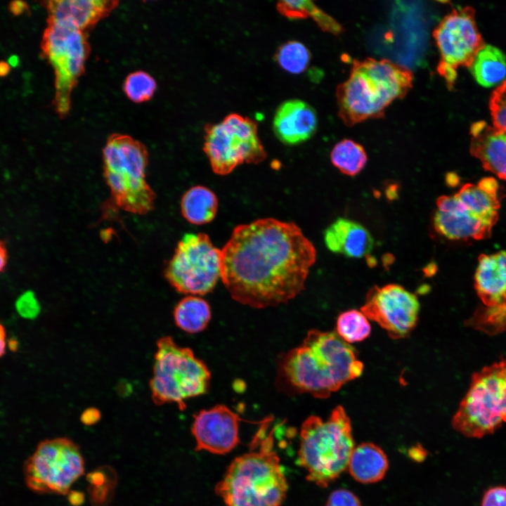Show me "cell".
<instances>
[{"mask_svg": "<svg viewBox=\"0 0 506 506\" xmlns=\"http://www.w3.org/2000/svg\"><path fill=\"white\" fill-rule=\"evenodd\" d=\"M103 157L105 178L117 206L134 214L150 212L155 195L145 179V146L129 136L112 134L106 141Z\"/></svg>", "mask_w": 506, "mask_h": 506, "instance_id": "obj_7", "label": "cell"}, {"mask_svg": "<svg viewBox=\"0 0 506 506\" xmlns=\"http://www.w3.org/2000/svg\"><path fill=\"white\" fill-rule=\"evenodd\" d=\"M6 345V331L4 326L0 323V357L5 353Z\"/></svg>", "mask_w": 506, "mask_h": 506, "instance_id": "obj_40", "label": "cell"}, {"mask_svg": "<svg viewBox=\"0 0 506 506\" xmlns=\"http://www.w3.org/2000/svg\"><path fill=\"white\" fill-rule=\"evenodd\" d=\"M318 117L315 110L306 102L292 99L276 110L273 129L283 143L293 145L309 139L316 132Z\"/></svg>", "mask_w": 506, "mask_h": 506, "instance_id": "obj_18", "label": "cell"}, {"mask_svg": "<svg viewBox=\"0 0 506 506\" xmlns=\"http://www.w3.org/2000/svg\"><path fill=\"white\" fill-rule=\"evenodd\" d=\"M354 448L350 419L338 406L327 420L311 415L304 421L298 464L306 470L309 481L326 488L347 469Z\"/></svg>", "mask_w": 506, "mask_h": 506, "instance_id": "obj_5", "label": "cell"}, {"mask_svg": "<svg viewBox=\"0 0 506 506\" xmlns=\"http://www.w3.org/2000/svg\"><path fill=\"white\" fill-rule=\"evenodd\" d=\"M363 364L353 346L336 332L309 331L302 344L280 361L281 379L299 393L327 398L344 384L360 377Z\"/></svg>", "mask_w": 506, "mask_h": 506, "instance_id": "obj_2", "label": "cell"}, {"mask_svg": "<svg viewBox=\"0 0 506 506\" xmlns=\"http://www.w3.org/2000/svg\"><path fill=\"white\" fill-rule=\"evenodd\" d=\"M79 446L67 437L45 439L23 465L25 484L38 494L67 495L85 471Z\"/></svg>", "mask_w": 506, "mask_h": 506, "instance_id": "obj_10", "label": "cell"}, {"mask_svg": "<svg viewBox=\"0 0 506 506\" xmlns=\"http://www.w3.org/2000/svg\"><path fill=\"white\" fill-rule=\"evenodd\" d=\"M210 372L189 348L179 346L169 336L157 342L153 375L150 382L156 405L175 403L180 410L185 401L207 391Z\"/></svg>", "mask_w": 506, "mask_h": 506, "instance_id": "obj_9", "label": "cell"}, {"mask_svg": "<svg viewBox=\"0 0 506 506\" xmlns=\"http://www.w3.org/2000/svg\"><path fill=\"white\" fill-rule=\"evenodd\" d=\"M316 252L293 222L273 218L237 226L221 249V278L233 299L263 309L304 289Z\"/></svg>", "mask_w": 506, "mask_h": 506, "instance_id": "obj_1", "label": "cell"}, {"mask_svg": "<svg viewBox=\"0 0 506 506\" xmlns=\"http://www.w3.org/2000/svg\"><path fill=\"white\" fill-rule=\"evenodd\" d=\"M370 332L368 319L361 311L348 310L340 313L337 318L336 333L348 344L365 339Z\"/></svg>", "mask_w": 506, "mask_h": 506, "instance_id": "obj_27", "label": "cell"}, {"mask_svg": "<svg viewBox=\"0 0 506 506\" xmlns=\"http://www.w3.org/2000/svg\"><path fill=\"white\" fill-rule=\"evenodd\" d=\"M112 0H54L45 2L48 22L84 32L108 16L118 5Z\"/></svg>", "mask_w": 506, "mask_h": 506, "instance_id": "obj_17", "label": "cell"}, {"mask_svg": "<svg viewBox=\"0 0 506 506\" xmlns=\"http://www.w3.org/2000/svg\"><path fill=\"white\" fill-rule=\"evenodd\" d=\"M272 420L261 422L249 452L235 458L215 486L226 506L283 505L288 484L274 450L275 428L267 433Z\"/></svg>", "mask_w": 506, "mask_h": 506, "instance_id": "obj_3", "label": "cell"}, {"mask_svg": "<svg viewBox=\"0 0 506 506\" xmlns=\"http://www.w3.org/2000/svg\"><path fill=\"white\" fill-rule=\"evenodd\" d=\"M8 261V254L5 245L0 241V273L5 269Z\"/></svg>", "mask_w": 506, "mask_h": 506, "instance_id": "obj_39", "label": "cell"}, {"mask_svg": "<svg viewBox=\"0 0 506 506\" xmlns=\"http://www.w3.org/2000/svg\"><path fill=\"white\" fill-rule=\"evenodd\" d=\"M174 317L176 325L188 333L202 331L211 318L208 303L203 299L189 295L181 299L175 306Z\"/></svg>", "mask_w": 506, "mask_h": 506, "instance_id": "obj_25", "label": "cell"}, {"mask_svg": "<svg viewBox=\"0 0 506 506\" xmlns=\"http://www.w3.org/2000/svg\"><path fill=\"white\" fill-rule=\"evenodd\" d=\"M474 275V288L483 304L506 308V251L481 254Z\"/></svg>", "mask_w": 506, "mask_h": 506, "instance_id": "obj_20", "label": "cell"}, {"mask_svg": "<svg viewBox=\"0 0 506 506\" xmlns=\"http://www.w3.org/2000/svg\"><path fill=\"white\" fill-rule=\"evenodd\" d=\"M411 459L417 462L422 461L427 456V452L420 444L412 447L408 453Z\"/></svg>", "mask_w": 506, "mask_h": 506, "instance_id": "obj_38", "label": "cell"}, {"mask_svg": "<svg viewBox=\"0 0 506 506\" xmlns=\"http://www.w3.org/2000/svg\"><path fill=\"white\" fill-rule=\"evenodd\" d=\"M413 74L387 59L353 60L349 78L336 90L338 116L347 126L384 115L413 86Z\"/></svg>", "mask_w": 506, "mask_h": 506, "instance_id": "obj_4", "label": "cell"}, {"mask_svg": "<svg viewBox=\"0 0 506 506\" xmlns=\"http://www.w3.org/2000/svg\"><path fill=\"white\" fill-rule=\"evenodd\" d=\"M41 48L54 71V107L64 117L70 110L72 91L84 70L89 53L87 38L84 32L48 22Z\"/></svg>", "mask_w": 506, "mask_h": 506, "instance_id": "obj_12", "label": "cell"}, {"mask_svg": "<svg viewBox=\"0 0 506 506\" xmlns=\"http://www.w3.org/2000/svg\"><path fill=\"white\" fill-rule=\"evenodd\" d=\"M275 60L286 72L300 74L309 66L311 54L306 46L298 41H288L276 51Z\"/></svg>", "mask_w": 506, "mask_h": 506, "instance_id": "obj_28", "label": "cell"}, {"mask_svg": "<svg viewBox=\"0 0 506 506\" xmlns=\"http://www.w3.org/2000/svg\"><path fill=\"white\" fill-rule=\"evenodd\" d=\"M499 186L493 178L467 183L453 195L437 199L434 226L450 240H483L491 235L500 207Z\"/></svg>", "mask_w": 506, "mask_h": 506, "instance_id": "obj_6", "label": "cell"}, {"mask_svg": "<svg viewBox=\"0 0 506 506\" xmlns=\"http://www.w3.org/2000/svg\"><path fill=\"white\" fill-rule=\"evenodd\" d=\"M330 159L332 164L341 172L355 176L365 167L367 155L359 143L351 139H343L332 148Z\"/></svg>", "mask_w": 506, "mask_h": 506, "instance_id": "obj_26", "label": "cell"}, {"mask_svg": "<svg viewBox=\"0 0 506 506\" xmlns=\"http://www.w3.org/2000/svg\"><path fill=\"white\" fill-rule=\"evenodd\" d=\"M100 419V411L94 408L86 409L81 415V422L87 426L97 423Z\"/></svg>", "mask_w": 506, "mask_h": 506, "instance_id": "obj_36", "label": "cell"}, {"mask_svg": "<svg viewBox=\"0 0 506 506\" xmlns=\"http://www.w3.org/2000/svg\"><path fill=\"white\" fill-rule=\"evenodd\" d=\"M326 506H361V503L358 497L351 491L340 488L330 493Z\"/></svg>", "mask_w": 506, "mask_h": 506, "instance_id": "obj_34", "label": "cell"}, {"mask_svg": "<svg viewBox=\"0 0 506 506\" xmlns=\"http://www.w3.org/2000/svg\"><path fill=\"white\" fill-rule=\"evenodd\" d=\"M238 415L223 405L202 410L194 415L191 432L195 451L205 450L224 455L239 443Z\"/></svg>", "mask_w": 506, "mask_h": 506, "instance_id": "obj_16", "label": "cell"}, {"mask_svg": "<svg viewBox=\"0 0 506 506\" xmlns=\"http://www.w3.org/2000/svg\"><path fill=\"white\" fill-rule=\"evenodd\" d=\"M466 325L488 335H495L506 330V308L478 306Z\"/></svg>", "mask_w": 506, "mask_h": 506, "instance_id": "obj_29", "label": "cell"}, {"mask_svg": "<svg viewBox=\"0 0 506 506\" xmlns=\"http://www.w3.org/2000/svg\"><path fill=\"white\" fill-rule=\"evenodd\" d=\"M470 72L476 82L491 87L502 83L506 77V56L498 48L486 44L478 53Z\"/></svg>", "mask_w": 506, "mask_h": 506, "instance_id": "obj_24", "label": "cell"}, {"mask_svg": "<svg viewBox=\"0 0 506 506\" xmlns=\"http://www.w3.org/2000/svg\"><path fill=\"white\" fill-rule=\"evenodd\" d=\"M67 499L72 506H82L85 502V493L80 491L70 490L67 493Z\"/></svg>", "mask_w": 506, "mask_h": 506, "instance_id": "obj_37", "label": "cell"}, {"mask_svg": "<svg viewBox=\"0 0 506 506\" xmlns=\"http://www.w3.org/2000/svg\"><path fill=\"white\" fill-rule=\"evenodd\" d=\"M439 51V74L448 89L453 88L460 67L469 68L478 53L486 45L471 6L453 9L433 31Z\"/></svg>", "mask_w": 506, "mask_h": 506, "instance_id": "obj_14", "label": "cell"}, {"mask_svg": "<svg viewBox=\"0 0 506 506\" xmlns=\"http://www.w3.org/2000/svg\"><path fill=\"white\" fill-rule=\"evenodd\" d=\"M218 209V200L214 193L202 186L188 189L182 196L181 210L183 217L195 225L212 221Z\"/></svg>", "mask_w": 506, "mask_h": 506, "instance_id": "obj_23", "label": "cell"}, {"mask_svg": "<svg viewBox=\"0 0 506 506\" xmlns=\"http://www.w3.org/2000/svg\"><path fill=\"white\" fill-rule=\"evenodd\" d=\"M157 89L155 79L144 71L130 73L124 82V91L134 103H143L152 98Z\"/></svg>", "mask_w": 506, "mask_h": 506, "instance_id": "obj_30", "label": "cell"}, {"mask_svg": "<svg viewBox=\"0 0 506 506\" xmlns=\"http://www.w3.org/2000/svg\"><path fill=\"white\" fill-rule=\"evenodd\" d=\"M9 67L7 64L1 63H0V75H4L8 72Z\"/></svg>", "mask_w": 506, "mask_h": 506, "instance_id": "obj_42", "label": "cell"}, {"mask_svg": "<svg viewBox=\"0 0 506 506\" xmlns=\"http://www.w3.org/2000/svg\"><path fill=\"white\" fill-rule=\"evenodd\" d=\"M324 242L331 252L350 258H361L374 245L370 232L361 224L345 218L337 219L324 232Z\"/></svg>", "mask_w": 506, "mask_h": 506, "instance_id": "obj_21", "label": "cell"}, {"mask_svg": "<svg viewBox=\"0 0 506 506\" xmlns=\"http://www.w3.org/2000/svg\"><path fill=\"white\" fill-rule=\"evenodd\" d=\"M506 422V358L475 372L453 415V428L466 437L480 439Z\"/></svg>", "mask_w": 506, "mask_h": 506, "instance_id": "obj_8", "label": "cell"}, {"mask_svg": "<svg viewBox=\"0 0 506 506\" xmlns=\"http://www.w3.org/2000/svg\"><path fill=\"white\" fill-rule=\"evenodd\" d=\"M481 506H506V486H495L485 491Z\"/></svg>", "mask_w": 506, "mask_h": 506, "instance_id": "obj_35", "label": "cell"}, {"mask_svg": "<svg viewBox=\"0 0 506 506\" xmlns=\"http://www.w3.org/2000/svg\"><path fill=\"white\" fill-rule=\"evenodd\" d=\"M420 302L415 294L396 284L372 287L361 311L376 322L394 339L408 336L419 318Z\"/></svg>", "mask_w": 506, "mask_h": 506, "instance_id": "obj_15", "label": "cell"}, {"mask_svg": "<svg viewBox=\"0 0 506 506\" xmlns=\"http://www.w3.org/2000/svg\"><path fill=\"white\" fill-rule=\"evenodd\" d=\"M117 480V474L112 467L105 484L98 486H89L87 491L91 505L92 506H106L112 499Z\"/></svg>", "mask_w": 506, "mask_h": 506, "instance_id": "obj_32", "label": "cell"}, {"mask_svg": "<svg viewBox=\"0 0 506 506\" xmlns=\"http://www.w3.org/2000/svg\"><path fill=\"white\" fill-rule=\"evenodd\" d=\"M469 151L483 167L506 180V130L481 120L471 124Z\"/></svg>", "mask_w": 506, "mask_h": 506, "instance_id": "obj_19", "label": "cell"}, {"mask_svg": "<svg viewBox=\"0 0 506 506\" xmlns=\"http://www.w3.org/2000/svg\"><path fill=\"white\" fill-rule=\"evenodd\" d=\"M203 150L213 171L227 175L243 163L258 164L266 152L258 136L257 124L236 113L205 127Z\"/></svg>", "mask_w": 506, "mask_h": 506, "instance_id": "obj_11", "label": "cell"}, {"mask_svg": "<svg viewBox=\"0 0 506 506\" xmlns=\"http://www.w3.org/2000/svg\"><path fill=\"white\" fill-rule=\"evenodd\" d=\"M26 5L23 2L18 1L11 4V11L15 14H18L24 11Z\"/></svg>", "mask_w": 506, "mask_h": 506, "instance_id": "obj_41", "label": "cell"}, {"mask_svg": "<svg viewBox=\"0 0 506 506\" xmlns=\"http://www.w3.org/2000/svg\"><path fill=\"white\" fill-rule=\"evenodd\" d=\"M389 462L384 450L373 443H362L354 448L348 464L351 476L362 484L382 480L388 469Z\"/></svg>", "mask_w": 506, "mask_h": 506, "instance_id": "obj_22", "label": "cell"}, {"mask_svg": "<svg viewBox=\"0 0 506 506\" xmlns=\"http://www.w3.org/2000/svg\"><path fill=\"white\" fill-rule=\"evenodd\" d=\"M489 108L493 125L506 130V79L491 93Z\"/></svg>", "mask_w": 506, "mask_h": 506, "instance_id": "obj_31", "label": "cell"}, {"mask_svg": "<svg viewBox=\"0 0 506 506\" xmlns=\"http://www.w3.org/2000/svg\"><path fill=\"white\" fill-rule=\"evenodd\" d=\"M15 309L19 315L25 318H35L40 312L39 303L33 292L22 293L16 300Z\"/></svg>", "mask_w": 506, "mask_h": 506, "instance_id": "obj_33", "label": "cell"}, {"mask_svg": "<svg viewBox=\"0 0 506 506\" xmlns=\"http://www.w3.org/2000/svg\"><path fill=\"white\" fill-rule=\"evenodd\" d=\"M164 276L181 293L206 294L221 278V249L205 233H186L179 242Z\"/></svg>", "mask_w": 506, "mask_h": 506, "instance_id": "obj_13", "label": "cell"}]
</instances>
